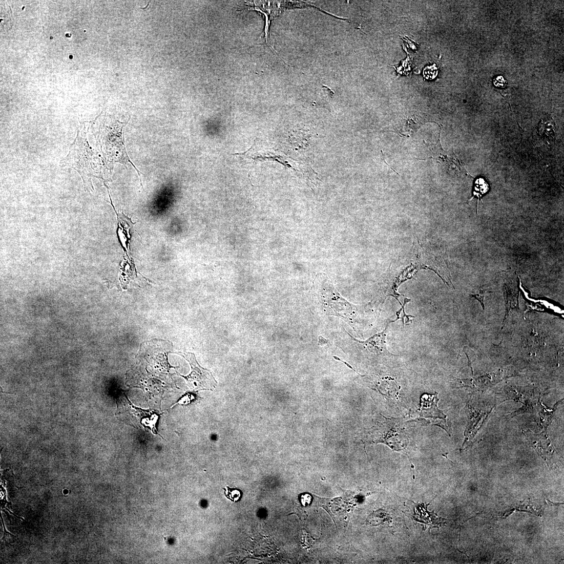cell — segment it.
<instances>
[{"label":"cell","instance_id":"cell-3","mask_svg":"<svg viewBox=\"0 0 564 564\" xmlns=\"http://www.w3.org/2000/svg\"><path fill=\"white\" fill-rule=\"evenodd\" d=\"M413 256L417 267L434 271L447 285L453 286L448 266L441 255L425 248L417 241L413 246Z\"/></svg>","mask_w":564,"mask_h":564},{"label":"cell","instance_id":"cell-5","mask_svg":"<svg viewBox=\"0 0 564 564\" xmlns=\"http://www.w3.org/2000/svg\"><path fill=\"white\" fill-rule=\"evenodd\" d=\"M117 404V414L121 413L132 414L133 416L137 417V422H139L144 428L149 429L154 434H158L156 425L159 416L157 413L135 407L131 404L125 395L120 396L118 399Z\"/></svg>","mask_w":564,"mask_h":564},{"label":"cell","instance_id":"cell-6","mask_svg":"<svg viewBox=\"0 0 564 564\" xmlns=\"http://www.w3.org/2000/svg\"><path fill=\"white\" fill-rule=\"evenodd\" d=\"M504 298L506 303V315L503 323L507 319L509 313L512 311L518 310L519 307V288L518 281L515 277L508 278L505 282Z\"/></svg>","mask_w":564,"mask_h":564},{"label":"cell","instance_id":"cell-11","mask_svg":"<svg viewBox=\"0 0 564 564\" xmlns=\"http://www.w3.org/2000/svg\"><path fill=\"white\" fill-rule=\"evenodd\" d=\"M426 67L424 71V75L427 79H433L437 74V69L435 66Z\"/></svg>","mask_w":564,"mask_h":564},{"label":"cell","instance_id":"cell-8","mask_svg":"<svg viewBox=\"0 0 564 564\" xmlns=\"http://www.w3.org/2000/svg\"><path fill=\"white\" fill-rule=\"evenodd\" d=\"M540 135L548 140H553L555 134V123L551 117L542 119L538 125Z\"/></svg>","mask_w":564,"mask_h":564},{"label":"cell","instance_id":"cell-14","mask_svg":"<svg viewBox=\"0 0 564 564\" xmlns=\"http://www.w3.org/2000/svg\"><path fill=\"white\" fill-rule=\"evenodd\" d=\"M299 500L300 502L305 506L310 503L311 496L307 494H302L299 495Z\"/></svg>","mask_w":564,"mask_h":564},{"label":"cell","instance_id":"cell-12","mask_svg":"<svg viewBox=\"0 0 564 564\" xmlns=\"http://www.w3.org/2000/svg\"><path fill=\"white\" fill-rule=\"evenodd\" d=\"M485 290L484 289H483V290H480V292H479V294H474V295H471V297L474 298L475 299H476L480 303L483 310H485Z\"/></svg>","mask_w":564,"mask_h":564},{"label":"cell","instance_id":"cell-7","mask_svg":"<svg viewBox=\"0 0 564 564\" xmlns=\"http://www.w3.org/2000/svg\"><path fill=\"white\" fill-rule=\"evenodd\" d=\"M502 377V372L499 371L496 373H492L490 374H487L486 375L481 376V377L471 379L463 380L465 384L468 385H473L475 387H489L491 384H496L500 381Z\"/></svg>","mask_w":564,"mask_h":564},{"label":"cell","instance_id":"cell-13","mask_svg":"<svg viewBox=\"0 0 564 564\" xmlns=\"http://www.w3.org/2000/svg\"><path fill=\"white\" fill-rule=\"evenodd\" d=\"M494 84L496 87L504 88L507 85V81L503 76H498L494 78Z\"/></svg>","mask_w":564,"mask_h":564},{"label":"cell","instance_id":"cell-9","mask_svg":"<svg viewBox=\"0 0 564 564\" xmlns=\"http://www.w3.org/2000/svg\"><path fill=\"white\" fill-rule=\"evenodd\" d=\"M226 489H223L225 496L232 502H238L242 498L243 493L240 490L236 488H230L229 487H227Z\"/></svg>","mask_w":564,"mask_h":564},{"label":"cell","instance_id":"cell-2","mask_svg":"<svg viewBox=\"0 0 564 564\" xmlns=\"http://www.w3.org/2000/svg\"><path fill=\"white\" fill-rule=\"evenodd\" d=\"M123 126L120 122L104 125L99 128L96 133L95 138L97 144L99 145L102 155L108 163L115 162L126 165L129 162L133 165L125 149Z\"/></svg>","mask_w":564,"mask_h":564},{"label":"cell","instance_id":"cell-10","mask_svg":"<svg viewBox=\"0 0 564 564\" xmlns=\"http://www.w3.org/2000/svg\"><path fill=\"white\" fill-rule=\"evenodd\" d=\"M485 182V180L482 178L477 179L475 182L473 196L477 197L478 203L479 200L482 199V195L486 193L489 190V188L482 190V186Z\"/></svg>","mask_w":564,"mask_h":564},{"label":"cell","instance_id":"cell-1","mask_svg":"<svg viewBox=\"0 0 564 564\" xmlns=\"http://www.w3.org/2000/svg\"><path fill=\"white\" fill-rule=\"evenodd\" d=\"M88 131L86 123L80 124L69 154L60 163L61 168H70L76 171L81 176L86 185L91 183L92 176L100 177L101 171L99 159L88 140Z\"/></svg>","mask_w":564,"mask_h":564},{"label":"cell","instance_id":"cell-4","mask_svg":"<svg viewBox=\"0 0 564 564\" xmlns=\"http://www.w3.org/2000/svg\"><path fill=\"white\" fill-rule=\"evenodd\" d=\"M192 366L193 371L191 374L185 378L189 383L191 387L195 390L201 389L212 390L216 387L217 383L213 377L211 373L207 370L202 368L197 363L193 354H181Z\"/></svg>","mask_w":564,"mask_h":564}]
</instances>
